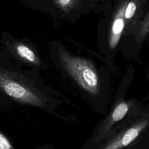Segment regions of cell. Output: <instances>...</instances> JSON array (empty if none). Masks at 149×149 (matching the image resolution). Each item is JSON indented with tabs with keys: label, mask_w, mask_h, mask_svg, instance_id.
I'll return each instance as SVG.
<instances>
[{
	"label": "cell",
	"mask_w": 149,
	"mask_h": 149,
	"mask_svg": "<svg viewBox=\"0 0 149 149\" xmlns=\"http://www.w3.org/2000/svg\"><path fill=\"white\" fill-rule=\"evenodd\" d=\"M147 120L138 122L119 132L112 139L102 145L99 149H122L130 144L146 128Z\"/></svg>",
	"instance_id": "3"
},
{
	"label": "cell",
	"mask_w": 149,
	"mask_h": 149,
	"mask_svg": "<svg viewBox=\"0 0 149 149\" xmlns=\"http://www.w3.org/2000/svg\"><path fill=\"white\" fill-rule=\"evenodd\" d=\"M136 4L133 1H130L126 7L125 11V18L131 19L134 15L136 10Z\"/></svg>",
	"instance_id": "7"
},
{
	"label": "cell",
	"mask_w": 149,
	"mask_h": 149,
	"mask_svg": "<svg viewBox=\"0 0 149 149\" xmlns=\"http://www.w3.org/2000/svg\"><path fill=\"white\" fill-rule=\"evenodd\" d=\"M38 69L23 66L0 50V94L21 104L44 109L51 101L52 91Z\"/></svg>",
	"instance_id": "1"
},
{
	"label": "cell",
	"mask_w": 149,
	"mask_h": 149,
	"mask_svg": "<svg viewBox=\"0 0 149 149\" xmlns=\"http://www.w3.org/2000/svg\"><path fill=\"white\" fill-rule=\"evenodd\" d=\"M149 34V13L147 15L143 23L139 33V40H141Z\"/></svg>",
	"instance_id": "6"
},
{
	"label": "cell",
	"mask_w": 149,
	"mask_h": 149,
	"mask_svg": "<svg viewBox=\"0 0 149 149\" xmlns=\"http://www.w3.org/2000/svg\"><path fill=\"white\" fill-rule=\"evenodd\" d=\"M0 149H15L10 141L0 130Z\"/></svg>",
	"instance_id": "8"
},
{
	"label": "cell",
	"mask_w": 149,
	"mask_h": 149,
	"mask_svg": "<svg viewBox=\"0 0 149 149\" xmlns=\"http://www.w3.org/2000/svg\"><path fill=\"white\" fill-rule=\"evenodd\" d=\"M126 5V3H123L115 15L109 37V46L111 49H114L117 46L123 31Z\"/></svg>",
	"instance_id": "5"
},
{
	"label": "cell",
	"mask_w": 149,
	"mask_h": 149,
	"mask_svg": "<svg viewBox=\"0 0 149 149\" xmlns=\"http://www.w3.org/2000/svg\"><path fill=\"white\" fill-rule=\"evenodd\" d=\"M129 108V104L126 102L122 101L118 103L112 111L109 113L108 118L101 125L97 133V136L94 140V142L98 143L101 141L109 131L111 127L115 123L124 118L127 113Z\"/></svg>",
	"instance_id": "4"
},
{
	"label": "cell",
	"mask_w": 149,
	"mask_h": 149,
	"mask_svg": "<svg viewBox=\"0 0 149 149\" xmlns=\"http://www.w3.org/2000/svg\"><path fill=\"white\" fill-rule=\"evenodd\" d=\"M0 44L3 50L14 62L25 68L45 70L49 64L42 57L36 45L27 38H19L8 32H2Z\"/></svg>",
	"instance_id": "2"
}]
</instances>
